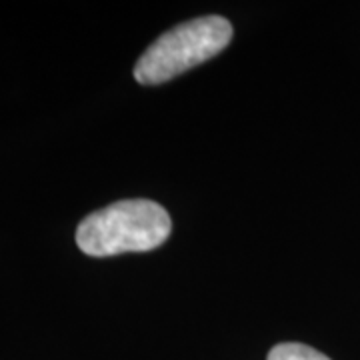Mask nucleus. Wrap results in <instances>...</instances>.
<instances>
[{
  "instance_id": "f257e3e1",
  "label": "nucleus",
  "mask_w": 360,
  "mask_h": 360,
  "mask_svg": "<svg viewBox=\"0 0 360 360\" xmlns=\"http://www.w3.org/2000/svg\"><path fill=\"white\" fill-rule=\"evenodd\" d=\"M172 222L155 200H118L89 214L78 224L77 245L89 257L146 252L167 243Z\"/></svg>"
},
{
  "instance_id": "f03ea898",
  "label": "nucleus",
  "mask_w": 360,
  "mask_h": 360,
  "mask_svg": "<svg viewBox=\"0 0 360 360\" xmlns=\"http://www.w3.org/2000/svg\"><path fill=\"white\" fill-rule=\"evenodd\" d=\"M232 39V26L224 16H200L170 28L144 51L134 66V78L146 84H162L188 68L202 65L224 51Z\"/></svg>"
},
{
  "instance_id": "7ed1b4c3",
  "label": "nucleus",
  "mask_w": 360,
  "mask_h": 360,
  "mask_svg": "<svg viewBox=\"0 0 360 360\" xmlns=\"http://www.w3.org/2000/svg\"><path fill=\"white\" fill-rule=\"evenodd\" d=\"M266 360H330L312 347L300 345V342H283L276 345L269 352Z\"/></svg>"
}]
</instances>
